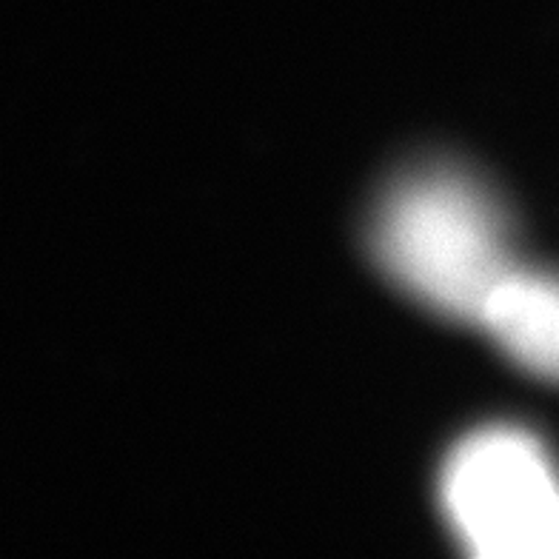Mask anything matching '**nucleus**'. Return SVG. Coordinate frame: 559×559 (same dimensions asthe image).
I'll return each instance as SVG.
<instances>
[{
	"mask_svg": "<svg viewBox=\"0 0 559 559\" xmlns=\"http://www.w3.org/2000/svg\"><path fill=\"white\" fill-rule=\"evenodd\" d=\"M477 325L528 374L559 383V277L514 265L491 292Z\"/></svg>",
	"mask_w": 559,
	"mask_h": 559,
	"instance_id": "3",
	"label": "nucleus"
},
{
	"mask_svg": "<svg viewBox=\"0 0 559 559\" xmlns=\"http://www.w3.org/2000/svg\"><path fill=\"white\" fill-rule=\"evenodd\" d=\"M377 265L435 314L477 325L514 269L502 209L468 171L426 166L391 186L371 223Z\"/></svg>",
	"mask_w": 559,
	"mask_h": 559,
	"instance_id": "1",
	"label": "nucleus"
},
{
	"mask_svg": "<svg viewBox=\"0 0 559 559\" xmlns=\"http://www.w3.org/2000/svg\"><path fill=\"white\" fill-rule=\"evenodd\" d=\"M440 493L474 557L559 559V468L537 437L483 428L451 451Z\"/></svg>",
	"mask_w": 559,
	"mask_h": 559,
	"instance_id": "2",
	"label": "nucleus"
}]
</instances>
